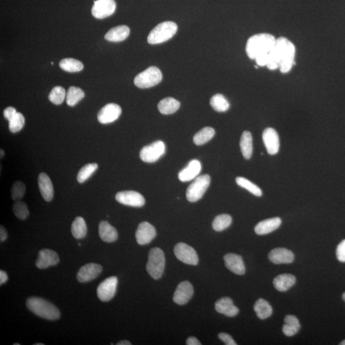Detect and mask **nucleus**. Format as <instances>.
I'll list each match as a JSON object with an SVG mask.
<instances>
[{"mask_svg":"<svg viewBox=\"0 0 345 345\" xmlns=\"http://www.w3.org/2000/svg\"><path fill=\"white\" fill-rule=\"evenodd\" d=\"M273 51L279 58V71L283 74L289 73L295 64L296 48L295 45L287 38L279 37L276 39Z\"/></svg>","mask_w":345,"mask_h":345,"instance_id":"obj_1","label":"nucleus"},{"mask_svg":"<svg viewBox=\"0 0 345 345\" xmlns=\"http://www.w3.org/2000/svg\"><path fill=\"white\" fill-rule=\"evenodd\" d=\"M276 42V38L269 33L254 35L248 39L245 51L250 59L255 60L259 55H269Z\"/></svg>","mask_w":345,"mask_h":345,"instance_id":"obj_2","label":"nucleus"},{"mask_svg":"<svg viewBox=\"0 0 345 345\" xmlns=\"http://www.w3.org/2000/svg\"><path fill=\"white\" fill-rule=\"evenodd\" d=\"M28 310L42 319L56 320L60 319L59 310L50 302L40 297H32L27 300Z\"/></svg>","mask_w":345,"mask_h":345,"instance_id":"obj_3","label":"nucleus"},{"mask_svg":"<svg viewBox=\"0 0 345 345\" xmlns=\"http://www.w3.org/2000/svg\"><path fill=\"white\" fill-rule=\"evenodd\" d=\"M178 30L177 24L172 21L161 22L150 31L147 41L150 44H159L172 38Z\"/></svg>","mask_w":345,"mask_h":345,"instance_id":"obj_4","label":"nucleus"},{"mask_svg":"<svg viewBox=\"0 0 345 345\" xmlns=\"http://www.w3.org/2000/svg\"><path fill=\"white\" fill-rule=\"evenodd\" d=\"M165 261L164 252L160 248L154 247L150 250L146 268L153 279L161 278L165 268Z\"/></svg>","mask_w":345,"mask_h":345,"instance_id":"obj_5","label":"nucleus"},{"mask_svg":"<svg viewBox=\"0 0 345 345\" xmlns=\"http://www.w3.org/2000/svg\"><path fill=\"white\" fill-rule=\"evenodd\" d=\"M162 80L161 71L156 67H150L139 73L134 78V85L139 89H149L161 83Z\"/></svg>","mask_w":345,"mask_h":345,"instance_id":"obj_6","label":"nucleus"},{"mask_svg":"<svg viewBox=\"0 0 345 345\" xmlns=\"http://www.w3.org/2000/svg\"><path fill=\"white\" fill-rule=\"evenodd\" d=\"M211 184V177L209 175L200 176L188 187L186 192L187 199L194 203L200 200L204 195Z\"/></svg>","mask_w":345,"mask_h":345,"instance_id":"obj_7","label":"nucleus"},{"mask_svg":"<svg viewBox=\"0 0 345 345\" xmlns=\"http://www.w3.org/2000/svg\"><path fill=\"white\" fill-rule=\"evenodd\" d=\"M165 152V144L162 141H157L149 145L144 146L139 156L143 162L153 163L158 161Z\"/></svg>","mask_w":345,"mask_h":345,"instance_id":"obj_8","label":"nucleus"},{"mask_svg":"<svg viewBox=\"0 0 345 345\" xmlns=\"http://www.w3.org/2000/svg\"><path fill=\"white\" fill-rule=\"evenodd\" d=\"M174 253L177 259L186 264L196 265L198 263L199 259L195 250L186 243H177L174 248Z\"/></svg>","mask_w":345,"mask_h":345,"instance_id":"obj_9","label":"nucleus"},{"mask_svg":"<svg viewBox=\"0 0 345 345\" xmlns=\"http://www.w3.org/2000/svg\"><path fill=\"white\" fill-rule=\"evenodd\" d=\"M116 4L115 0H96L92 8V13L96 19H105L114 14Z\"/></svg>","mask_w":345,"mask_h":345,"instance_id":"obj_10","label":"nucleus"},{"mask_svg":"<svg viewBox=\"0 0 345 345\" xmlns=\"http://www.w3.org/2000/svg\"><path fill=\"white\" fill-rule=\"evenodd\" d=\"M118 279L116 277H108L99 285L98 288V298L103 302H108L114 298L116 294Z\"/></svg>","mask_w":345,"mask_h":345,"instance_id":"obj_11","label":"nucleus"},{"mask_svg":"<svg viewBox=\"0 0 345 345\" xmlns=\"http://www.w3.org/2000/svg\"><path fill=\"white\" fill-rule=\"evenodd\" d=\"M115 199L119 204L133 207H141L145 204V198L136 191L119 192L115 196Z\"/></svg>","mask_w":345,"mask_h":345,"instance_id":"obj_12","label":"nucleus"},{"mask_svg":"<svg viewBox=\"0 0 345 345\" xmlns=\"http://www.w3.org/2000/svg\"><path fill=\"white\" fill-rule=\"evenodd\" d=\"M121 114V109L116 104L110 103L99 111L98 119L101 123L108 124L116 121Z\"/></svg>","mask_w":345,"mask_h":345,"instance_id":"obj_13","label":"nucleus"},{"mask_svg":"<svg viewBox=\"0 0 345 345\" xmlns=\"http://www.w3.org/2000/svg\"><path fill=\"white\" fill-rule=\"evenodd\" d=\"M193 294V286L190 282L183 281L178 285L173 295V300L179 305H184L190 301Z\"/></svg>","mask_w":345,"mask_h":345,"instance_id":"obj_14","label":"nucleus"},{"mask_svg":"<svg viewBox=\"0 0 345 345\" xmlns=\"http://www.w3.org/2000/svg\"><path fill=\"white\" fill-rule=\"evenodd\" d=\"M262 138L268 154H277L279 152L280 142L276 130L270 127L266 128L263 132Z\"/></svg>","mask_w":345,"mask_h":345,"instance_id":"obj_15","label":"nucleus"},{"mask_svg":"<svg viewBox=\"0 0 345 345\" xmlns=\"http://www.w3.org/2000/svg\"><path fill=\"white\" fill-rule=\"evenodd\" d=\"M155 236H156V230L149 223H141L137 227L136 238L139 245L148 244L155 237Z\"/></svg>","mask_w":345,"mask_h":345,"instance_id":"obj_16","label":"nucleus"},{"mask_svg":"<svg viewBox=\"0 0 345 345\" xmlns=\"http://www.w3.org/2000/svg\"><path fill=\"white\" fill-rule=\"evenodd\" d=\"M102 271L101 265L96 263H89L80 268L77 274V279L80 283H88L97 278Z\"/></svg>","mask_w":345,"mask_h":345,"instance_id":"obj_17","label":"nucleus"},{"mask_svg":"<svg viewBox=\"0 0 345 345\" xmlns=\"http://www.w3.org/2000/svg\"><path fill=\"white\" fill-rule=\"evenodd\" d=\"M60 258L58 254L53 250L44 249L38 252V256L35 265L40 269H44L59 263Z\"/></svg>","mask_w":345,"mask_h":345,"instance_id":"obj_18","label":"nucleus"},{"mask_svg":"<svg viewBox=\"0 0 345 345\" xmlns=\"http://www.w3.org/2000/svg\"><path fill=\"white\" fill-rule=\"evenodd\" d=\"M202 171V164L198 160H192L188 166L179 173V179L182 182L191 181L196 179Z\"/></svg>","mask_w":345,"mask_h":345,"instance_id":"obj_19","label":"nucleus"},{"mask_svg":"<svg viewBox=\"0 0 345 345\" xmlns=\"http://www.w3.org/2000/svg\"><path fill=\"white\" fill-rule=\"evenodd\" d=\"M268 259L274 264L290 263L294 260V254L286 248H276L268 254Z\"/></svg>","mask_w":345,"mask_h":345,"instance_id":"obj_20","label":"nucleus"},{"mask_svg":"<svg viewBox=\"0 0 345 345\" xmlns=\"http://www.w3.org/2000/svg\"><path fill=\"white\" fill-rule=\"evenodd\" d=\"M225 265L228 269L237 275L245 274V268L242 257L238 254L230 253L224 256Z\"/></svg>","mask_w":345,"mask_h":345,"instance_id":"obj_21","label":"nucleus"},{"mask_svg":"<svg viewBox=\"0 0 345 345\" xmlns=\"http://www.w3.org/2000/svg\"><path fill=\"white\" fill-rule=\"evenodd\" d=\"M40 194L46 202H51L54 197V188L50 178L46 173H40L38 178Z\"/></svg>","mask_w":345,"mask_h":345,"instance_id":"obj_22","label":"nucleus"},{"mask_svg":"<svg viewBox=\"0 0 345 345\" xmlns=\"http://www.w3.org/2000/svg\"><path fill=\"white\" fill-rule=\"evenodd\" d=\"M215 309L217 312L229 317H233L238 315V309L233 304V302L230 297H223L219 299L215 304Z\"/></svg>","mask_w":345,"mask_h":345,"instance_id":"obj_23","label":"nucleus"},{"mask_svg":"<svg viewBox=\"0 0 345 345\" xmlns=\"http://www.w3.org/2000/svg\"><path fill=\"white\" fill-rule=\"evenodd\" d=\"M281 225V220L279 218H274L263 220L256 225L254 228L257 234L263 235L267 234L278 229Z\"/></svg>","mask_w":345,"mask_h":345,"instance_id":"obj_24","label":"nucleus"},{"mask_svg":"<svg viewBox=\"0 0 345 345\" xmlns=\"http://www.w3.org/2000/svg\"><path fill=\"white\" fill-rule=\"evenodd\" d=\"M99 236L104 242H114L118 238V232L107 221H103L99 225Z\"/></svg>","mask_w":345,"mask_h":345,"instance_id":"obj_25","label":"nucleus"},{"mask_svg":"<svg viewBox=\"0 0 345 345\" xmlns=\"http://www.w3.org/2000/svg\"><path fill=\"white\" fill-rule=\"evenodd\" d=\"M130 34V29L127 26L121 25L114 27L108 31L105 35L106 40L110 42H118L123 41Z\"/></svg>","mask_w":345,"mask_h":345,"instance_id":"obj_26","label":"nucleus"},{"mask_svg":"<svg viewBox=\"0 0 345 345\" xmlns=\"http://www.w3.org/2000/svg\"><path fill=\"white\" fill-rule=\"evenodd\" d=\"M296 278L292 274H284L275 277L273 284L275 288L279 292H286L295 285Z\"/></svg>","mask_w":345,"mask_h":345,"instance_id":"obj_27","label":"nucleus"},{"mask_svg":"<svg viewBox=\"0 0 345 345\" xmlns=\"http://www.w3.org/2000/svg\"><path fill=\"white\" fill-rule=\"evenodd\" d=\"M180 103L174 98H167L162 99L158 105V110L163 115H171L174 114L179 109Z\"/></svg>","mask_w":345,"mask_h":345,"instance_id":"obj_28","label":"nucleus"},{"mask_svg":"<svg viewBox=\"0 0 345 345\" xmlns=\"http://www.w3.org/2000/svg\"><path fill=\"white\" fill-rule=\"evenodd\" d=\"M301 329L299 320L293 315H287L285 318V325L283 327L284 335L288 337H294Z\"/></svg>","mask_w":345,"mask_h":345,"instance_id":"obj_29","label":"nucleus"},{"mask_svg":"<svg viewBox=\"0 0 345 345\" xmlns=\"http://www.w3.org/2000/svg\"><path fill=\"white\" fill-rule=\"evenodd\" d=\"M240 146L243 157L245 159H251L253 150L252 137L251 132L244 131L241 136Z\"/></svg>","mask_w":345,"mask_h":345,"instance_id":"obj_30","label":"nucleus"},{"mask_svg":"<svg viewBox=\"0 0 345 345\" xmlns=\"http://www.w3.org/2000/svg\"><path fill=\"white\" fill-rule=\"evenodd\" d=\"M254 310L255 311L257 317L261 320H265L270 317L272 313L271 306L267 301L263 299H258L254 306Z\"/></svg>","mask_w":345,"mask_h":345,"instance_id":"obj_31","label":"nucleus"},{"mask_svg":"<svg viewBox=\"0 0 345 345\" xmlns=\"http://www.w3.org/2000/svg\"><path fill=\"white\" fill-rule=\"evenodd\" d=\"M71 231L74 238L81 239L85 237L87 227L84 219L78 217L74 220L71 227Z\"/></svg>","mask_w":345,"mask_h":345,"instance_id":"obj_32","label":"nucleus"},{"mask_svg":"<svg viewBox=\"0 0 345 345\" xmlns=\"http://www.w3.org/2000/svg\"><path fill=\"white\" fill-rule=\"evenodd\" d=\"M215 130L213 128L206 127L196 133L193 137L194 143L196 145H202L213 138Z\"/></svg>","mask_w":345,"mask_h":345,"instance_id":"obj_33","label":"nucleus"},{"mask_svg":"<svg viewBox=\"0 0 345 345\" xmlns=\"http://www.w3.org/2000/svg\"><path fill=\"white\" fill-rule=\"evenodd\" d=\"M85 92L80 88L71 87L67 92L66 96V102L69 107H75V106L85 98Z\"/></svg>","mask_w":345,"mask_h":345,"instance_id":"obj_34","label":"nucleus"},{"mask_svg":"<svg viewBox=\"0 0 345 345\" xmlns=\"http://www.w3.org/2000/svg\"><path fill=\"white\" fill-rule=\"evenodd\" d=\"M60 68L69 73H77L84 68L83 63L74 58H65L60 62Z\"/></svg>","mask_w":345,"mask_h":345,"instance_id":"obj_35","label":"nucleus"},{"mask_svg":"<svg viewBox=\"0 0 345 345\" xmlns=\"http://www.w3.org/2000/svg\"><path fill=\"white\" fill-rule=\"evenodd\" d=\"M211 106L215 111L218 112H226L230 108V103L222 94H216L211 98Z\"/></svg>","mask_w":345,"mask_h":345,"instance_id":"obj_36","label":"nucleus"},{"mask_svg":"<svg viewBox=\"0 0 345 345\" xmlns=\"http://www.w3.org/2000/svg\"><path fill=\"white\" fill-rule=\"evenodd\" d=\"M98 164L96 163H91L86 164L79 171L78 176H77V180L79 183H84L87 181L92 175L94 174L96 171L98 170Z\"/></svg>","mask_w":345,"mask_h":345,"instance_id":"obj_37","label":"nucleus"},{"mask_svg":"<svg viewBox=\"0 0 345 345\" xmlns=\"http://www.w3.org/2000/svg\"><path fill=\"white\" fill-rule=\"evenodd\" d=\"M232 218L228 214H221L214 219L213 228L216 231H222L226 230L231 225Z\"/></svg>","mask_w":345,"mask_h":345,"instance_id":"obj_38","label":"nucleus"},{"mask_svg":"<svg viewBox=\"0 0 345 345\" xmlns=\"http://www.w3.org/2000/svg\"><path fill=\"white\" fill-rule=\"evenodd\" d=\"M236 182L239 186L246 189L252 195L258 196V197L262 196V191H261V189L245 178L236 177Z\"/></svg>","mask_w":345,"mask_h":345,"instance_id":"obj_39","label":"nucleus"},{"mask_svg":"<svg viewBox=\"0 0 345 345\" xmlns=\"http://www.w3.org/2000/svg\"><path fill=\"white\" fill-rule=\"evenodd\" d=\"M67 94L64 88L57 86L52 89L49 95V99L55 105H60L64 102Z\"/></svg>","mask_w":345,"mask_h":345,"instance_id":"obj_40","label":"nucleus"},{"mask_svg":"<svg viewBox=\"0 0 345 345\" xmlns=\"http://www.w3.org/2000/svg\"><path fill=\"white\" fill-rule=\"evenodd\" d=\"M25 119L21 113L17 112L10 120L8 121V128L12 133L19 132L24 127Z\"/></svg>","mask_w":345,"mask_h":345,"instance_id":"obj_41","label":"nucleus"},{"mask_svg":"<svg viewBox=\"0 0 345 345\" xmlns=\"http://www.w3.org/2000/svg\"><path fill=\"white\" fill-rule=\"evenodd\" d=\"M13 212L15 216L21 220H25L29 216L28 207L24 202L16 201L13 205Z\"/></svg>","mask_w":345,"mask_h":345,"instance_id":"obj_42","label":"nucleus"},{"mask_svg":"<svg viewBox=\"0 0 345 345\" xmlns=\"http://www.w3.org/2000/svg\"><path fill=\"white\" fill-rule=\"evenodd\" d=\"M25 185L21 181L15 182L11 189L12 199L15 201L21 200L25 194Z\"/></svg>","mask_w":345,"mask_h":345,"instance_id":"obj_43","label":"nucleus"},{"mask_svg":"<svg viewBox=\"0 0 345 345\" xmlns=\"http://www.w3.org/2000/svg\"><path fill=\"white\" fill-rule=\"evenodd\" d=\"M337 256L338 260L341 262H345V240H343L337 249Z\"/></svg>","mask_w":345,"mask_h":345,"instance_id":"obj_44","label":"nucleus"},{"mask_svg":"<svg viewBox=\"0 0 345 345\" xmlns=\"http://www.w3.org/2000/svg\"><path fill=\"white\" fill-rule=\"evenodd\" d=\"M219 338L223 342L225 343V345H236V344L235 342H234L233 338L231 337V336L228 335L227 333H220L218 335Z\"/></svg>","mask_w":345,"mask_h":345,"instance_id":"obj_45","label":"nucleus"},{"mask_svg":"<svg viewBox=\"0 0 345 345\" xmlns=\"http://www.w3.org/2000/svg\"><path fill=\"white\" fill-rule=\"evenodd\" d=\"M16 110L13 107H8L6 108L3 112V116L4 118L7 119L8 121L10 120L11 119L15 116V114H17Z\"/></svg>","mask_w":345,"mask_h":345,"instance_id":"obj_46","label":"nucleus"},{"mask_svg":"<svg viewBox=\"0 0 345 345\" xmlns=\"http://www.w3.org/2000/svg\"><path fill=\"white\" fill-rule=\"evenodd\" d=\"M7 231H6L4 227L1 225V226L0 227V240H1V242H4V241L7 238Z\"/></svg>","mask_w":345,"mask_h":345,"instance_id":"obj_47","label":"nucleus"},{"mask_svg":"<svg viewBox=\"0 0 345 345\" xmlns=\"http://www.w3.org/2000/svg\"><path fill=\"white\" fill-rule=\"evenodd\" d=\"M186 344L188 345H201L202 344L200 342L199 340L196 338L195 337H189L186 341Z\"/></svg>","mask_w":345,"mask_h":345,"instance_id":"obj_48","label":"nucleus"},{"mask_svg":"<svg viewBox=\"0 0 345 345\" xmlns=\"http://www.w3.org/2000/svg\"><path fill=\"white\" fill-rule=\"evenodd\" d=\"M8 275L3 270H0V285H2L8 280Z\"/></svg>","mask_w":345,"mask_h":345,"instance_id":"obj_49","label":"nucleus"},{"mask_svg":"<svg viewBox=\"0 0 345 345\" xmlns=\"http://www.w3.org/2000/svg\"><path fill=\"white\" fill-rule=\"evenodd\" d=\"M132 344L131 343L126 341V340H123V341H121L118 343L117 344V345H131Z\"/></svg>","mask_w":345,"mask_h":345,"instance_id":"obj_50","label":"nucleus"},{"mask_svg":"<svg viewBox=\"0 0 345 345\" xmlns=\"http://www.w3.org/2000/svg\"><path fill=\"white\" fill-rule=\"evenodd\" d=\"M1 158L3 157L4 155V152L3 150L1 149Z\"/></svg>","mask_w":345,"mask_h":345,"instance_id":"obj_51","label":"nucleus"},{"mask_svg":"<svg viewBox=\"0 0 345 345\" xmlns=\"http://www.w3.org/2000/svg\"><path fill=\"white\" fill-rule=\"evenodd\" d=\"M340 345H345V340H344V341H343L342 343H340Z\"/></svg>","mask_w":345,"mask_h":345,"instance_id":"obj_52","label":"nucleus"},{"mask_svg":"<svg viewBox=\"0 0 345 345\" xmlns=\"http://www.w3.org/2000/svg\"><path fill=\"white\" fill-rule=\"evenodd\" d=\"M342 297H343V299H344V301L345 302V292L344 293V294H343Z\"/></svg>","mask_w":345,"mask_h":345,"instance_id":"obj_53","label":"nucleus"},{"mask_svg":"<svg viewBox=\"0 0 345 345\" xmlns=\"http://www.w3.org/2000/svg\"><path fill=\"white\" fill-rule=\"evenodd\" d=\"M35 345H44V344H36Z\"/></svg>","mask_w":345,"mask_h":345,"instance_id":"obj_54","label":"nucleus"},{"mask_svg":"<svg viewBox=\"0 0 345 345\" xmlns=\"http://www.w3.org/2000/svg\"><path fill=\"white\" fill-rule=\"evenodd\" d=\"M20 345L19 344H13V345Z\"/></svg>","mask_w":345,"mask_h":345,"instance_id":"obj_55","label":"nucleus"}]
</instances>
